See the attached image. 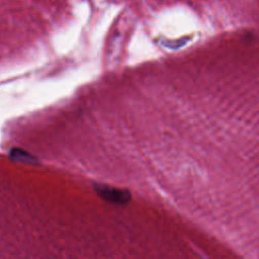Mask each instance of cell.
Returning <instances> with one entry per match:
<instances>
[{"label": "cell", "mask_w": 259, "mask_h": 259, "mask_svg": "<svg viewBox=\"0 0 259 259\" xmlns=\"http://www.w3.org/2000/svg\"><path fill=\"white\" fill-rule=\"evenodd\" d=\"M97 193L106 201L116 204H124L131 199V193L126 189H119L108 185L98 184L95 186Z\"/></svg>", "instance_id": "6da1fadb"}]
</instances>
